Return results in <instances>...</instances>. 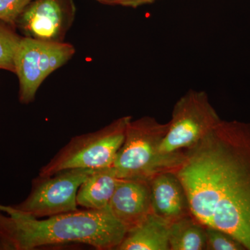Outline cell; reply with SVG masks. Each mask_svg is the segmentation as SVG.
<instances>
[{
    "label": "cell",
    "instance_id": "cell-1",
    "mask_svg": "<svg viewBox=\"0 0 250 250\" xmlns=\"http://www.w3.org/2000/svg\"><path fill=\"white\" fill-rule=\"evenodd\" d=\"M174 172L192 216L250 250V123L221 120Z\"/></svg>",
    "mask_w": 250,
    "mask_h": 250
},
{
    "label": "cell",
    "instance_id": "cell-2",
    "mask_svg": "<svg viewBox=\"0 0 250 250\" xmlns=\"http://www.w3.org/2000/svg\"><path fill=\"white\" fill-rule=\"evenodd\" d=\"M127 231L108 208L78 209L44 220L0 211V250H34L69 243L116 250Z\"/></svg>",
    "mask_w": 250,
    "mask_h": 250
},
{
    "label": "cell",
    "instance_id": "cell-3",
    "mask_svg": "<svg viewBox=\"0 0 250 250\" xmlns=\"http://www.w3.org/2000/svg\"><path fill=\"white\" fill-rule=\"evenodd\" d=\"M208 95L189 90L174 104L168 129L159 153L166 171H174L182 164L187 149L193 147L221 121Z\"/></svg>",
    "mask_w": 250,
    "mask_h": 250
},
{
    "label": "cell",
    "instance_id": "cell-4",
    "mask_svg": "<svg viewBox=\"0 0 250 250\" xmlns=\"http://www.w3.org/2000/svg\"><path fill=\"white\" fill-rule=\"evenodd\" d=\"M131 116L121 117L102 129L74 136L48 163L39 175L52 176L70 169H98L113 165L124 142Z\"/></svg>",
    "mask_w": 250,
    "mask_h": 250
},
{
    "label": "cell",
    "instance_id": "cell-5",
    "mask_svg": "<svg viewBox=\"0 0 250 250\" xmlns=\"http://www.w3.org/2000/svg\"><path fill=\"white\" fill-rule=\"evenodd\" d=\"M168 126V123H159L152 117L131 120L112 165L118 178L149 180L156 174L166 171L159 149Z\"/></svg>",
    "mask_w": 250,
    "mask_h": 250
},
{
    "label": "cell",
    "instance_id": "cell-6",
    "mask_svg": "<svg viewBox=\"0 0 250 250\" xmlns=\"http://www.w3.org/2000/svg\"><path fill=\"white\" fill-rule=\"evenodd\" d=\"M75 52L74 45L65 41L46 42L22 36L15 59L20 103H32L44 81L66 64Z\"/></svg>",
    "mask_w": 250,
    "mask_h": 250
},
{
    "label": "cell",
    "instance_id": "cell-7",
    "mask_svg": "<svg viewBox=\"0 0 250 250\" xmlns=\"http://www.w3.org/2000/svg\"><path fill=\"white\" fill-rule=\"evenodd\" d=\"M95 169H70L52 176L33 179L27 198L13 206L18 213L34 218H45L78 210L77 192Z\"/></svg>",
    "mask_w": 250,
    "mask_h": 250
},
{
    "label": "cell",
    "instance_id": "cell-8",
    "mask_svg": "<svg viewBox=\"0 0 250 250\" xmlns=\"http://www.w3.org/2000/svg\"><path fill=\"white\" fill-rule=\"evenodd\" d=\"M74 0H32L16 21L22 36L46 42H65L76 16Z\"/></svg>",
    "mask_w": 250,
    "mask_h": 250
},
{
    "label": "cell",
    "instance_id": "cell-9",
    "mask_svg": "<svg viewBox=\"0 0 250 250\" xmlns=\"http://www.w3.org/2000/svg\"><path fill=\"white\" fill-rule=\"evenodd\" d=\"M108 209L128 231L152 213L149 179H120Z\"/></svg>",
    "mask_w": 250,
    "mask_h": 250
},
{
    "label": "cell",
    "instance_id": "cell-10",
    "mask_svg": "<svg viewBox=\"0 0 250 250\" xmlns=\"http://www.w3.org/2000/svg\"><path fill=\"white\" fill-rule=\"evenodd\" d=\"M153 212L172 222L191 214L187 192L174 171H164L149 179Z\"/></svg>",
    "mask_w": 250,
    "mask_h": 250
},
{
    "label": "cell",
    "instance_id": "cell-11",
    "mask_svg": "<svg viewBox=\"0 0 250 250\" xmlns=\"http://www.w3.org/2000/svg\"><path fill=\"white\" fill-rule=\"evenodd\" d=\"M171 222L154 212L126 232L117 250H170Z\"/></svg>",
    "mask_w": 250,
    "mask_h": 250
},
{
    "label": "cell",
    "instance_id": "cell-12",
    "mask_svg": "<svg viewBox=\"0 0 250 250\" xmlns=\"http://www.w3.org/2000/svg\"><path fill=\"white\" fill-rule=\"evenodd\" d=\"M119 179L112 166L95 169L80 186L77 192V205L85 209L108 208Z\"/></svg>",
    "mask_w": 250,
    "mask_h": 250
},
{
    "label": "cell",
    "instance_id": "cell-13",
    "mask_svg": "<svg viewBox=\"0 0 250 250\" xmlns=\"http://www.w3.org/2000/svg\"><path fill=\"white\" fill-rule=\"evenodd\" d=\"M206 227L192 214L171 222L169 245L170 250H206Z\"/></svg>",
    "mask_w": 250,
    "mask_h": 250
},
{
    "label": "cell",
    "instance_id": "cell-14",
    "mask_svg": "<svg viewBox=\"0 0 250 250\" xmlns=\"http://www.w3.org/2000/svg\"><path fill=\"white\" fill-rule=\"evenodd\" d=\"M16 27L0 21V70L15 73V59L22 36Z\"/></svg>",
    "mask_w": 250,
    "mask_h": 250
},
{
    "label": "cell",
    "instance_id": "cell-15",
    "mask_svg": "<svg viewBox=\"0 0 250 250\" xmlns=\"http://www.w3.org/2000/svg\"><path fill=\"white\" fill-rule=\"evenodd\" d=\"M206 235L207 250H246L233 237L221 230L206 227Z\"/></svg>",
    "mask_w": 250,
    "mask_h": 250
},
{
    "label": "cell",
    "instance_id": "cell-16",
    "mask_svg": "<svg viewBox=\"0 0 250 250\" xmlns=\"http://www.w3.org/2000/svg\"><path fill=\"white\" fill-rule=\"evenodd\" d=\"M32 0H0V21L16 25V21Z\"/></svg>",
    "mask_w": 250,
    "mask_h": 250
},
{
    "label": "cell",
    "instance_id": "cell-17",
    "mask_svg": "<svg viewBox=\"0 0 250 250\" xmlns=\"http://www.w3.org/2000/svg\"><path fill=\"white\" fill-rule=\"evenodd\" d=\"M103 4L138 8L145 5L152 4L159 0H95Z\"/></svg>",
    "mask_w": 250,
    "mask_h": 250
},
{
    "label": "cell",
    "instance_id": "cell-18",
    "mask_svg": "<svg viewBox=\"0 0 250 250\" xmlns=\"http://www.w3.org/2000/svg\"><path fill=\"white\" fill-rule=\"evenodd\" d=\"M0 211L4 212L9 215H14L18 213V210L14 207L0 205Z\"/></svg>",
    "mask_w": 250,
    "mask_h": 250
}]
</instances>
